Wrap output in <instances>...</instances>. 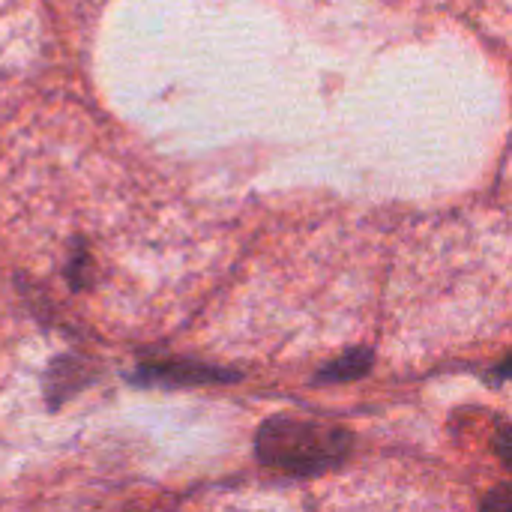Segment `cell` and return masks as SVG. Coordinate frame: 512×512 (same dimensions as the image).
Listing matches in <instances>:
<instances>
[{"label":"cell","instance_id":"obj_1","mask_svg":"<svg viewBox=\"0 0 512 512\" xmlns=\"http://www.w3.org/2000/svg\"><path fill=\"white\" fill-rule=\"evenodd\" d=\"M354 435L345 426L303 417H273L261 426L255 453L258 459L291 477H318L348 462Z\"/></svg>","mask_w":512,"mask_h":512},{"label":"cell","instance_id":"obj_2","mask_svg":"<svg viewBox=\"0 0 512 512\" xmlns=\"http://www.w3.org/2000/svg\"><path fill=\"white\" fill-rule=\"evenodd\" d=\"M135 384L141 387H168V390H180V387H213V384H234L240 381V372H228L219 366H207V363H192V360H153V363H141L138 372L132 375Z\"/></svg>","mask_w":512,"mask_h":512},{"label":"cell","instance_id":"obj_3","mask_svg":"<svg viewBox=\"0 0 512 512\" xmlns=\"http://www.w3.org/2000/svg\"><path fill=\"white\" fill-rule=\"evenodd\" d=\"M372 363H375L372 351L354 348V351L342 354L339 360L327 363V366L318 372V381H321V384H348V381H357V378L369 375Z\"/></svg>","mask_w":512,"mask_h":512},{"label":"cell","instance_id":"obj_4","mask_svg":"<svg viewBox=\"0 0 512 512\" xmlns=\"http://www.w3.org/2000/svg\"><path fill=\"white\" fill-rule=\"evenodd\" d=\"M483 507L486 510H501L507 512L512 507V498H510V486H501L495 495H489L486 501H483Z\"/></svg>","mask_w":512,"mask_h":512},{"label":"cell","instance_id":"obj_5","mask_svg":"<svg viewBox=\"0 0 512 512\" xmlns=\"http://www.w3.org/2000/svg\"><path fill=\"white\" fill-rule=\"evenodd\" d=\"M510 426L507 423H501V432H498V453H501V462L507 465V468H512V453H510Z\"/></svg>","mask_w":512,"mask_h":512}]
</instances>
